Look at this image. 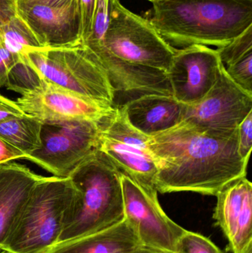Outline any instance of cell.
<instances>
[{"instance_id":"4dcf8cb0","label":"cell","mask_w":252,"mask_h":253,"mask_svg":"<svg viewBox=\"0 0 252 253\" xmlns=\"http://www.w3.org/2000/svg\"><path fill=\"white\" fill-rule=\"evenodd\" d=\"M16 15V0H0V27Z\"/></svg>"},{"instance_id":"4fadbf2b","label":"cell","mask_w":252,"mask_h":253,"mask_svg":"<svg viewBox=\"0 0 252 253\" xmlns=\"http://www.w3.org/2000/svg\"><path fill=\"white\" fill-rule=\"evenodd\" d=\"M16 13L42 47L81 43L78 0L62 5L16 4Z\"/></svg>"},{"instance_id":"9c48e42d","label":"cell","mask_w":252,"mask_h":253,"mask_svg":"<svg viewBox=\"0 0 252 253\" xmlns=\"http://www.w3.org/2000/svg\"><path fill=\"white\" fill-rule=\"evenodd\" d=\"M99 150L121 170L144 185L154 187L158 168L148 146L147 135L127 120L121 107L99 121Z\"/></svg>"},{"instance_id":"d6a6232c","label":"cell","mask_w":252,"mask_h":253,"mask_svg":"<svg viewBox=\"0 0 252 253\" xmlns=\"http://www.w3.org/2000/svg\"><path fill=\"white\" fill-rule=\"evenodd\" d=\"M135 253H167L159 252V251H154V250L149 249V248H144L140 246L138 248L137 251Z\"/></svg>"},{"instance_id":"6da1fadb","label":"cell","mask_w":252,"mask_h":253,"mask_svg":"<svg viewBox=\"0 0 252 253\" xmlns=\"http://www.w3.org/2000/svg\"><path fill=\"white\" fill-rule=\"evenodd\" d=\"M148 146L158 168L154 187L161 193L216 196L229 183L247 176L248 162L238 152V129L223 133L180 123L149 136Z\"/></svg>"},{"instance_id":"d6986e66","label":"cell","mask_w":252,"mask_h":253,"mask_svg":"<svg viewBox=\"0 0 252 253\" xmlns=\"http://www.w3.org/2000/svg\"><path fill=\"white\" fill-rule=\"evenodd\" d=\"M41 127L42 123L31 116L12 117L0 122V138L26 158L41 147Z\"/></svg>"},{"instance_id":"277c9868","label":"cell","mask_w":252,"mask_h":253,"mask_svg":"<svg viewBox=\"0 0 252 253\" xmlns=\"http://www.w3.org/2000/svg\"><path fill=\"white\" fill-rule=\"evenodd\" d=\"M75 193L71 178L43 177L0 248L13 253L47 252L59 242Z\"/></svg>"},{"instance_id":"836d02e7","label":"cell","mask_w":252,"mask_h":253,"mask_svg":"<svg viewBox=\"0 0 252 253\" xmlns=\"http://www.w3.org/2000/svg\"><path fill=\"white\" fill-rule=\"evenodd\" d=\"M239 253H252V242H250Z\"/></svg>"},{"instance_id":"52a82bcc","label":"cell","mask_w":252,"mask_h":253,"mask_svg":"<svg viewBox=\"0 0 252 253\" xmlns=\"http://www.w3.org/2000/svg\"><path fill=\"white\" fill-rule=\"evenodd\" d=\"M99 121L78 120L42 123L41 147L25 158L54 176L71 174L99 150Z\"/></svg>"},{"instance_id":"7a4b0ae2","label":"cell","mask_w":252,"mask_h":253,"mask_svg":"<svg viewBox=\"0 0 252 253\" xmlns=\"http://www.w3.org/2000/svg\"><path fill=\"white\" fill-rule=\"evenodd\" d=\"M149 21L172 46L220 47L252 26V0H160Z\"/></svg>"},{"instance_id":"3957f363","label":"cell","mask_w":252,"mask_h":253,"mask_svg":"<svg viewBox=\"0 0 252 253\" xmlns=\"http://www.w3.org/2000/svg\"><path fill=\"white\" fill-rule=\"evenodd\" d=\"M121 175L99 150L71 174L76 193L57 244L102 231L125 219Z\"/></svg>"},{"instance_id":"f546056e","label":"cell","mask_w":252,"mask_h":253,"mask_svg":"<svg viewBox=\"0 0 252 253\" xmlns=\"http://www.w3.org/2000/svg\"><path fill=\"white\" fill-rule=\"evenodd\" d=\"M16 159H25V155L0 138V165Z\"/></svg>"},{"instance_id":"5bb4252c","label":"cell","mask_w":252,"mask_h":253,"mask_svg":"<svg viewBox=\"0 0 252 253\" xmlns=\"http://www.w3.org/2000/svg\"><path fill=\"white\" fill-rule=\"evenodd\" d=\"M214 218L223 230L232 253L252 242V184L247 176L223 187L217 195Z\"/></svg>"},{"instance_id":"8992f818","label":"cell","mask_w":252,"mask_h":253,"mask_svg":"<svg viewBox=\"0 0 252 253\" xmlns=\"http://www.w3.org/2000/svg\"><path fill=\"white\" fill-rule=\"evenodd\" d=\"M102 46L126 62L165 72L176 51L149 19L130 11L118 0L111 1L110 19Z\"/></svg>"},{"instance_id":"44dd1931","label":"cell","mask_w":252,"mask_h":253,"mask_svg":"<svg viewBox=\"0 0 252 253\" xmlns=\"http://www.w3.org/2000/svg\"><path fill=\"white\" fill-rule=\"evenodd\" d=\"M45 82L26 60L20 59L10 68L4 87L22 95L28 94L41 88Z\"/></svg>"},{"instance_id":"9a60e30c","label":"cell","mask_w":252,"mask_h":253,"mask_svg":"<svg viewBox=\"0 0 252 253\" xmlns=\"http://www.w3.org/2000/svg\"><path fill=\"white\" fill-rule=\"evenodd\" d=\"M89 48L105 69L115 92V99L118 95H127L129 101L151 93L173 96L165 71L126 62L102 45Z\"/></svg>"},{"instance_id":"1f68e13d","label":"cell","mask_w":252,"mask_h":253,"mask_svg":"<svg viewBox=\"0 0 252 253\" xmlns=\"http://www.w3.org/2000/svg\"><path fill=\"white\" fill-rule=\"evenodd\" d=\"M75 0H16L17 4H43L48 5H62Z\"/></svg>"},{"instance_id":"83f0119b","label":"cell","mask_w":252,"mask_h":253,"mask_svg":"<svg viewBox=\"0 0 252 253\" xmlns=\"http://www.w3.org/2000/svg\"><path fill=\"white\" fill-rule=\"evenodd\" d=\"M20 58L15 56L0 44V87H4L10 68Z\"/></svg>"},{"instance_id":"7402d4cb","label":"cell","mask_w":252,"mask_h":253,"mask_svg":"<svg viewBox=\"0 0 252 253\" xmlns=\"http://www.w3.org/2000/svg\"><path fill=\"white\" fill-rule=\"evenodd\" d=\"M111 1L96 0L91 36L87 42L83 44L87 47L91 48L102 45L110 19Z\"/></svg>"},{"instance_id":"e575fe53","label":"cell","mask_w":252,"mask_h":253,"mask_svg":"<svg viewBox=\"0 0 252 253\" xmlns=\"http://www.w3.org/2000/svg\"><path fill=\"white\" fill-rule=\"evenodd\" d=\"M0 253H13L10 252V251H6V250L1 249V248H0Z\"/></svg>"},{"instance_id":"8fae6325","label":"cell","mask_w":252,"mask_h":253,"mask_svg":"<svg viewBox=\"0 0 252 253\" xmlns=\"http://www.w3.org/2000/svg\"><path fill=\"white\" fill-rule=\"evenodd\" d=\"M223 63L217 50L192 44L178 50L167 74L173 96L184 105L201 100L218 80Z\"/></svg>"},{"instance_id":"484cf974","label":"cell","mask_w":252,"mask_h":253,"mask_svg":"<svg viewBox=\"0 0 252 253\" xmlns=\"http://www.w3.org/2000/svg\"><path fill=\"white\" fill-rule=\"evenodd\" d=\"M96 0H78L79 14L80 42L84 44L90 38L93 30Z\"/></svg>"},{"instance_id":"30bf717a","label":"cell","mask_w":252,"mask_h":253,"mask_svg":"<svg viewBox=\"0 0 252 253\" xmlns=\"http://www.w3.org/2000/svg\"><path fill=\"white\" fill-rule=\"evenodd\" d=\"M252 112V94L237 85L222 66L213 88L198 102L185 105L181 124L215 132L232 133Z\"/></svg>"},{"instance_id":"4316f807","label":"cell","mask_w":252,"mask_h":253,"mask_svg":"<svg viewBox=\"0 0 252 253\" xmlns=\"http://www.w3.org/2000/svg\"><path fill=\"white\" fill-rule=\"evenodd\" d=\"M238 142L240 156L249 162L252 147V112L238 126Z\"/></svg>"},{"instance_id":"2e32d148","label":"cell","mask_w":252,"mask_h":253,"mask_svg":"<svg viewBox=\"0 0 252 253\" xmlns=\"http://www.w3.org/2000/svg\"><path fill=\"white\" fill-rule=\"evenodd\" d=\"M129 123L147 136L179 126L185 105L170 95H143L121 106Z\"/></svg>"},{"instance_id":"603a6c76","label":"cell","mask_w":252,"mask_h":253,"mask_svg":"<svg viewBox=\"0 0 252 253\" xmlns=\"http://www.w3.org/2000/svg\"><path fill=\"white\" fill-rule=\"evenodd\" d=\"M217 52L223 66L235 62L249 51L252 50V26L247 28L241 35L232 40L226 45L217 47Z\"/></svg>"},{"instance_id":"5b68a950","label":"cell","mask_w":252,"mask_h":253,"mask_svg":"<svg viewBox=\"0 0 252 253\" xmlns=\"http://www.w3.org/2000/svg\"><path fill=\"white\" fill-rule=\"evenodd\" d=\"M28 63L45 83L107 108H115V92L95 53L81 43L32 49Z\"/></svg>"},{"instance_id":"e0dca14e","label":"cell","mask_w":252,"mask_h":253,"mask_svg":"<svg viewBox=\"0 0 252 253\" xmlns=\"http://www.w3.org/2000/svg\"><path fill=\"white\" fill-rule=\"evenodd\" d=\"M42 178L20 164L10 162L0 165V246Z\"/></svg>"},{"instance_id":"7c38bea8","label":"cell","mask_w":252,"mask_h":253,"mask_svg":"<svg viewBox=\"0 0 252 253\" xmlns=\"http://www.w3.org/2000/svg\"><path fill=\"white\" fill-rule=\"evenodd\" d=\"M16 102L27 115L42 123L99 121L114 109L47 83L38 90L22 95Z\"/></svg>"},{"instance_id":"cb8c5ba5","label":"cell","mask_w":252,"mask_h":253,"mask_svg":"<svg viewBox=\"0 0 252 253\" xmlns=\"http://www.w3.org/2000/svg\"><path fill=\"white\" fill-rule=\"evenodd\" d=\"M225 69L229 78L237 85L252 94V50L228 65Z\"/></svg>"},{"instance_id":"f1b7e54d","label":"cell","mask_w":252,"mask_h":253,"mask_svg":"<svg viewBox=\"0 0 252 253\" xmlns=\"http://www.w3.org/2000/svg\"><path fill=\"white\" fill-rule=\"evenodd\" d=\"M27 114L21 109L17 102L0 94V122L12 117H24Z\"/></svg>"},{"instance_id":"ffe728a7","label":"cell","mask_w":252,"mask_h":253,"mask_svg":"<svg viewBox=\"0 0 252 253\" xmlns=\"http://www.w3.org/2000/svg\"><path fill=\"white\" fill-rule=\"evenodd\" d=\"M0 44L20 59L25 58L28 50L42 47L17 13L0 27Z\"/></svg>"},{"instance_id":"ba28073f","label":"cell","mask_w":252,"mask_h":253,"mask_svg":"<svg viewBox=\"0 0 252 253\" xmlns=\"http://www.w3.org/2000/svg\"><path fill=\"white\" fill-rule=\"evenodd\" d=\"M121 184L125 219L136 231L141 246L176 253L179 239L186 230L167 216L158 202L156 189L124 173Z\"/></svg>"},{"instance_id":"d590c367","label":"cell","mask_w":252,"mask_h":253,"mask_svg":"<svg viewBox=\"0 0 252 253\" xmlns=\"http://www.w3.org/2000/svg\"><path fill=\"white\" fill-rule=\"evenodd\" d=\"M148 1H151V2L153 4V3L156 2V1H160V0H148Z\"/></svg>"},{"instance_id":"d4e9b609","label":"cell","mask_w":252,"mask_h":253,"mask_svg":"<svg viewBox=\"0 0 252 253\" xmlns=\"http://www.w3.org/2000/svg\"><path fill=\"white\" fill-rule=\"evenodd\" d=\"M176 253H224L199 233L186 230L179 239Z\"/></svg>"},{"instance_id":"ac0fdd59","label":"cell","mask_w":252,"mask_h":253,"mask_svg":"<svg viewBox=\"0 0 252 253\" xmlns=\"http://www.w3.org/2000/svg\"><path fill=\"white\" fill-rule=\"evenodd\" d=\"M141 246L127 219L102 231L56 244L44 253H135Z\"/></svg>"}]
</instances>
